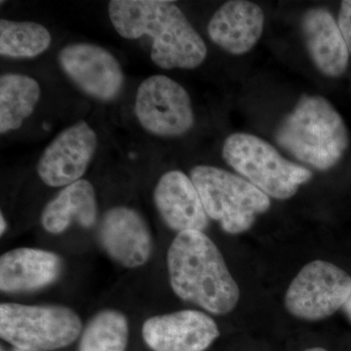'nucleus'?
<instances>
[{
    "mask_svg": "<svg viewBox=\"0 0 351 351\" xmlns=\"http://www.w3.org/2000/svg\"><path fill=\"white\" fill-rule=\"evenodd\" d=\"M302 31L311 60L323 75H343L350 61V50L338 22L324 8L307 11L302 20Z\"/></svg>",
    "mask_w": 351,
    "mask_h": 351,
    "instance_id": "15",
    "label": "nucleus"
},
{
    "mask_svg": "<svg viewBox=\"0 0 351 351\" xmlns=\"http://www.w3.org/2000/svg\"><path fill=\"white\" fill-rule=\"evenodd\" d=\"M0 226H1V228H0V233L3 234V233L5 232L7 226V223L5 219H4L3 214L0 215Z\"/></svg>",
    "mask_w": 351,
    "mask_h": 351,
    "instance_id": "23",
    "label": "nucleus"
},
{
    "mask_svg": "<svg viewBox=\"0 0 351 351\" xmlns=\"http://www.w3.org/2000/svg\"><path fill=\"white\" fill-rule=\"evenodd\" d=\"M82 320L61 306H0V336L20 350L44 351L71 345L82 332Z\"/></svg>",
    "mask_w": 351,
    "mask_h": 351,
    "instance_id": "6",
    "label": "nucleus"
},
{
    "mask_svg": "<svg viewBox=\"0 0 351 351\" xmlns=\"http://www.w3.org/2000/svg\"><path fill=\"white\" fill-rule=\"evenodd\" d=\"M343 313H346V315L348 316V319L351 321V293L350 297H348V301L343 304Z\"/></svg>",
    "mask_w": 351,
    "mask_h": 351,
    "instance_id": "22",
    "label": "nucleus"
},
{
    "mask_svg": "<svg viewBox=\"0 0 351 351\" xmlns=\"http://www.w3.org/2000/svg\"><path fill=\"white\" fill-rule=\"evenodd\" d=\"M351 293V277L324 261L307 263L285 295L289 313L300 319L318 321L343 308Z\"/></svg>",
    "mask_w": 351,
    "mask_h": 351,
    "instance_id": "7",
    "label": "nucleus"
},
{
    "mask_svg": "<svg viewBox=\"0 0 351 351\" xmlns=\"http://www.w3.org/2000/svg\"><path fill=\"white\" fill-rule=\"evenodd\" d=\"M52 36L44 25L34 22L0 21V55L2 57L34 58L49 48Z\"/></svg>",
    "mask_w": 351,
    "mask_h": 351,
    "instance_id": "19",
    "label": "nucleus"
},
{
    "mask_svg": "<svg viewBox=\"0 0 351 351\" xmlns=\"http://www.w3.org/2000/svg\"><path fill=\"white\" fill-rule=\"evenodd\" d=\"M154 199L166 225L178 233L203 232L209 225V217L195 184L181 171H169L159 179Z\"/></svg>",
    "mask_w": 351,
    "mask_h": 351,
    "instance_id": "13",
    "label": "nucleus"
},
{
    "mask_svg": "<svg viewBox=\"0 0 351 351\" xmlns=\"http://www.w3.org/2000/svg\"><path fill=\"white\" fill-rule=\"evenodd\" d=\"M61 270V258L52 252L14 249L0 258V289L6 293L38 290L54 282Z\"/></svg>",
    "mask_w": 351,
    "mask_h": 351,
    "instance_id": "16",
    "label": "nucleus"
},
{
    "mask_svg": "<svg viewBox=\"0 0 351 351\" xmlns=\"http://www.w3.org/2000/svg\"><path fill=\"white\" fill-rule=\"evenodd\" d=\"M338 24L351 53V0L341 2Z\"/></svg>",
    "mask_w": 351,
    "mask_h": 351,
    "instance_id": "21",
    "label": "nucleus"
},
{
    "mask_svg": "<svg viewBox=\"0 0 351 351\" xmlns=\"http://www.w3.org/2000/svg\"><path fill=\"white\" fill-rule=\"evenodd\" d=\"M100 241L108 255L123 267L135 269L149 261L152 240L149 226L135 210L114 207L104 216Z\"/></svg>",
    "mask_w": 351,
    "mask_h": 351,
    "instance_id": "12",
    "label": "nucleus"
},
{
    "mask_svg": "<svg viewBox=\"0 0 351 351\" xmlns=\"http://www.w3.org/2000/svg\"><path fill=\"white\" fill-rule=\"evenodd\" d=\"M38 82L31 76L6 73L0 77V133L17 130L31 117L40 99Z\"/></svg>",
    "mask_w": 351,
    "mask_h": 351,
    "instance_id": "18",
    "label": "nucleus"
},
{
    "mask_svg": "<svg viewBox=\"0 0 351 351\" xmlns=\"http://www.w3.org/2000/svg\"><path fill=\"white\" fill-rule=\"evenodd\" d=\"M96 219V193L91 182L83 179L64 186L41 215L43 228L52 234L64 232L73 221L90 228Z\"/></svg>",
    "mask_w": 351,
    "mask_h": 351,
    "instance_id": "17",
    "label": "nucleus"
},
{
    "mask_svg": "<svg viewBox=\"0 0 351 351\" xmlns=\"http://www.w3.org/2000/svg\"><path fill=\"white\" fill-rule=\"evenodd\" d=\"M276 138L295 158L320 171L336 166L350 145L343 117L320 96L302 97L281 122Z\"/></svg>",
    "mask_w": 351,
    "mask_h": 351,
    "instance_id": "3",
    "label": "nucleus"
},
{
    "mask_svg": "<svg viewBox=\"0 0 351 351\" xmlns=\"http://www.w3.org/2000/svg\"><path fill=\"white\" fill-rule=\"evenodd\" d=\"M61 69L84 93L103 101L119 96L124 75L110 51L92 43L69 44L58 55Z\"/></svg>",
    "mask_w": 351,
    "mask_h": 351,
    "instance_id": "9",
    "label": "nucleus"
},
{
    "mask_svg": "<svg viewBox=\"0 0 351 351\" xmlns=\"http://www.w3.org/2000/svg\"><path fill=\"white\" fill-rule=\"evenodd\" d=\"M108 12L121 38L152 39V61L159 68L193 69L206 59V44L173 1L112 0Z\"/></svg>",
    "mask_w": 351,
    "mask_h": 351,
    "instance_id": "1",
    "label": "nucleus"
},
{
    "mask_svg": "<svg viewBox=\"0 0 351 351\" xmlns=\"http://www.w3.org/2000/svg\"><path fill=\"white\" fill-rule=\"evenodd\" d=\"M304 351H327V350H324V348H309V350H306Z\"/></svg>",
    "mask_w": 351,
    "mask_h": 351,
    "instance_id": "24",
    "label": "nucleus"
},
{
    "mask_svg": "<svg viewBox=\"0 0 351 351\" xmlns=\"http://www.w3.org/2000/svg\"><path fill=\"white\" fill-rule=\"evenodd\" d=\"M265 15L257 4L244 0L226 2L208 24V34L216 45L233 55L249 52L262 36Z\"/></svg>",
    "mask_w": 351,
    "mask_h": 351,
    "instance_id": "14",
    "label": "nucleus"
},
{
    "mask_svg": "<svg viewBox=\"0 0 351 351\" xmlns=\"http://www.w3.org/2000/svg\"><path fill=\"white\" fill-rule=\"evenodd\" d=\"M219 336L217 323L198 311L154 316L143 326L145 343L154 351H204Z\"/></svg>",
    "mask_w": 351,
    "mask_h": 351,
    "instance_id": "11",
    "label": "nucleus"
},
{
    "mask_svg": "<svg viewBox=\"0 0 351 351\" xmlns=\"http://www.w3.org/2000/svg\"><path fill=\"white\" fill-rule=\"evenodd\" d=\"M191 179L208 217L219 221L230 234L250 230L256 217L269 209V196L228 171L213 166H195L191 171Z\"/></svg>",
    "mask_w": 351,
    "mask_h": 351,
    "instance_id": "4",
    "label": "nucleus"
},
{
    "mask_svg": "<svg viewBox=\"0 0 351 351\" xmlns=\"http://www.w3.org/2000/svg\"><path fill=\"white\" fill-rule=\"evenodd\" d=\"M98 147V137L87 122L64 129L44 149L36 171L44 184L66 186L82 180Z\"/></svg>",
    "mask_w": 351,
    "mask_h": 351,
    "instance_id": "10",
    "label": "nucleus"
},
{
    "mask_svg": "<svg viewBox=\"0 0 351 351\" xmlns=\"http://www.w3.org/2000/svg\"><path fill=\"white\" fill-rule=\"evenodd\" d=\"M13 351H31V350H20V348H15Z\"/></svg>",
    "mask_w": 351,
    "mask_h": 351,
    "instance_id": "25",
    "label": "nucleus"
},
{
    "mask_svg": "<svg viewBox=\"0 0 351 351\" xmlns=\"http://www.w3.org/2000/svg\"><path fill=\"white\" fill-rule=\"evenodd\" d=\"M135 113L143 128L158 137H179L195 124L188 92L180 83L162 75L149 76L141 83Z\"/></svg>",
    "mask_w": 351,
    "mask_h": 351,
    "instance_id": "8",
    "label": "nucleus"
},
{
    "mask_svg": "<svg viewBox=\"0 0 351 351\" xmlns=\"http://www.w3.org/2000/svg\"><path fill=\"white\" fill-rule=\"evenodd\" d=\"M128 322L117 311H103L90 321L83 332L80 351H125Z\"/></svg>",
    "mask_w": 351,
    "mask_h": 351,
    "instance_id": "20",
    "label": "nucleus"
},
{
    "mask_svg": "<svg viewBox=\"0 0 351 351\" xmlns=\"http://www.w3.org/2000/svg\"><path fill=\"white\" fill-rule=\"evenodd\" d=\"M226 162L256 188L276 199H288L313 178L311 171L284 158L269 143L235 133L223 143Z\"/></svg>",
    "mask_w": 351,
    "mask_h": 351,
    "instance_id": "5",
    "label": "nucleus"
},
{
    "mask_svg": "<svg viewBox=\"0 0 351 351\" xmlns=\"http://www.w3.org/2000/svg\"><path fill=\"white\" fill-rule=\"evenodd\" d=\"M171 287L182 301L223 315L239 301V285L225 258L203 232L178 233L167 255Z\"/></svg>",
    "mask_w": 351,
    "mask_h": 351,
    "instance_id": "2",
    "label": "nucleus"
}]
</instances>
